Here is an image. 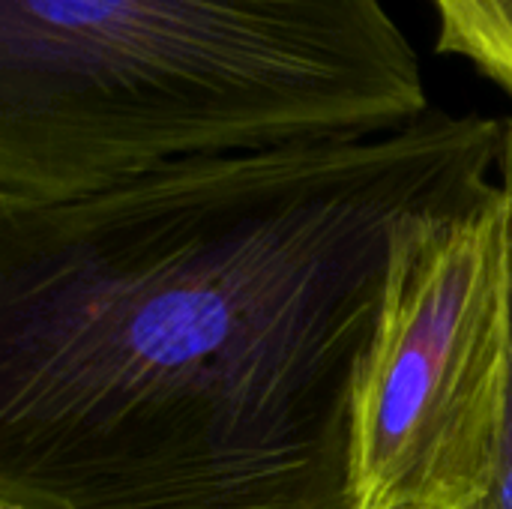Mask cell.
<instances>
[{
	"label": "cell",
	"instance_id": "cell-1",
	"mask_svg": "<svg viewBox=\"0 0 512 509\" xmlns=\"http://www.w3.org/2000/svg\"><path fill=\"white\" fill-rule=\"evenodd\" d=\"M501 144L432 108L0 213V509H351L393 228Z\"/></svg>",
	"mask_w": 512,
	"mask_h": 509
},
{
	"label": "cell",
	"instance_id": "cell-2",
	"mask_svg": "<svg viewBox=\"0 0 512 509\" xmlns=\"http://www.w3.org/2000/svg\"><path fill=\"white\" fill-rule=\"evenodd\" d=\"M429 111L381 0H0V213Z\"/></svg>",
	"mask_w": 512,
	"mask_h": 509
},
{
	"label": "cell",
	"instance_id": "cell-3",
	"mask_svg": "<svg viewBox=\"0 0 512 509\" xmlns=\"http://www.w3.org/2000/svg\"><path fill=\"white\" fill-rule=\"evenodd\" d=\"M510 357L512 213L495 174L393 228L351 396V509L486 507Z\"/></svg>",
	"mask_w": 512,
	"mask_h": 509
},
{
	"label": "cell",
	"instance_id": "cell-4",
	"mask_svg": "<svg viewBox=\"0 0 512 509\" xmlns=\"http://www.w3.org/2000/svg\"><path fill=\"white\" fill-rule=\"evenodd\" d=\"M438 51L465 57L512 96V0H432Z\"/></svg>",
	"mask_w": 512,
	"mask_h": 509
},
{
	"label": "cell",
	"instance_id": "cell-5",
	"mask_svg": "<svg viewBox=\"0 0 512 509\" xmlns=\"http://www.w3.org/2000/svg\"><path fill=\"white\" fill-rule=\"evenodd\" d=\"M498 177L510 195L512 213V117H504V144L498 159ZM483 509H512V357H510V387H507V408H504V429H501V447H498V471L495 486Z\"/></svg>",
	"mask_w": 512,
	"mask_h": 509
}]
</instances>
